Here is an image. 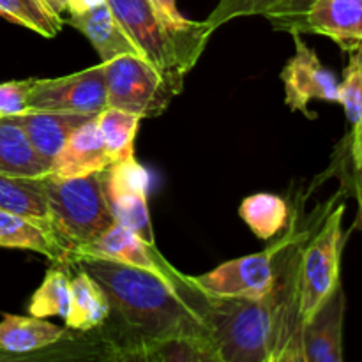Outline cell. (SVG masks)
Returning <instances> with one entry per match:
<instances>
[{"label": "cell", "mask_w": 362, "mask_h": 362, "mask_svg": "<svg viewBox=\"0 0 362 362\" xmlns=\"http://www.w3.org/2000/svg\"><path fill=\"white\" fill-rule=\"evenodd\" d=\"M66 264L92 276L108 297L110 315L98 327L105 359L140 361L151 343L170 336H212L209 299L191 276L166 278L90 255H69Z\"/></svg>", "instance_id": "obj_1"}, {"label": "cell", "mask_w": 362, "mask_h": 362, "mask_svg": "<svg viewBox=\"0 0 362 362\" xmlns=\"http://www.w3.org/2000/svg\"><path fill=\"white\" fill-rule=\"evenodd\" d=\"M103 173V172H101ZM101 173L85 177H41L53 228L69 253L87 246L113 225Z\"/></svg>", "instance_id": "obj_2"}, {"label": "cell", "mask_w": 362, "mask_h": 362, "mask_svg": "<svg viewBox=\"0 0 362 362\" xmlns=\"http://www.w3.org/2000/svg\"><path fill=\"white\" fill-rule=\"evenodd\" d=\"M209 299V324L221 362H271L272 315L262 299Z\"/></svg>", "instance_id": "obj_3"}, {"label": "cell", "mask_w": 362, "mask_h": 362, "mask_svg": "<svg viewBox=\"0 0 362 362\" xmlns=\"http://www.w3.org/2000/svg\"><path fill=\"white\" fill-rule=\"evenodd\" d=\"M106 4L138 46L141 57L159 73L184 83V76L198 62L202 49L173 37L159 23L147 0H106Z\"/></svg>", "instance_id": "obj_4"}, {"label": "cell", "mask_w": 362, "mask_h": 362, "mask_svg": "<svg viewBox=\"0 0 362 362\" xmlns=\"http://www.w3.org/2000/svg\"><path fill=\"white\" fill-rule=\"evenodd\" d=\"M106 105L141 117H158L182 90V83L159 73L140 55H120L103 62Z\"/></svg>", "instance_id": "obj_5"}, {"label": "cell", "mask_w": 362, "mask_h": 362, "mask_svg": "<svg viewBox=\"0 0 362 362\" xmlns=\"http://www.w3.org/2000/svg\"><path fill=\"white\" fill-rule=\"evenodd\" d=\"M345 204L336 202L308 239L300 258V315L306 322L339 283V267L349 232H343Z\"/></svg>", "instance_id": "obj_6"}, {"label": "cell", "mask_w": 362, "mask_h": 362, "mask_svg": "<svg viewBox=\"0 0 362 362\" xmlns=\"http://www.w3.org/2000/svg\"><path fill=\"white\" fill-rule=\"evenodd\" d=\"M106 106L103 62L67 76L34 80L27 98V110L98 115Z\"/></svg>", "instance_id": "obj_7"}, {"label": "cell", "mask_w": 362, "mask_h": 362, "mask_svg": "<svg viewBox=\"0 0 362 362\" xmlns=\"http://www.w3.org/2000/svg\"><path fill=\"white\" fill-rule=\"evenodd\" d=\"M276 243L260 253L228 260L214 271L191 276L200 292L216 299H262L274 281Z\"/></svg>", "instance_id": "obj_8"}, {"label": "cell", "mask_w": 362, "mask_h": 362, "mask_svg": "<svg viewBox=\"0 0 362 362\" xmlns=\"http://www.w3.org/2000/svg\"><path fill=\"white\" fill-rule=\"evenodd\" d=\"M296 55L286 62L281 71L285 83V101L292 112L308 113L311 101L339 103V81L332 71H329L317 53L308 46L303 34L293 32Z\"/></svg>", "instance_id": "obj_9"}, {"label": "cell", "mask_w": 362, "mask_h": 362, "mask_svg": "<svg viewBox=\"0 0 362 362\" xmlns=\"http://www.w3.org/2000/svg\"><path fill=\"white\" fill-rule=\"evenodd\" d=\"M346 297L341 281L322 300L315 313L304 322L300 343L304 362L343 361V320Z\"/></svg>", "instance_id": "obj_10"}, {"label": "cell", "mask_w": 362, "mask_h": 362, "mask_svg": "<svg viewBox=\"0 0 362 362\" xmlns=\"http://www.w3.org/2000/svg\"><path fill=\"white\" fill-rule=\"evenodd\" d=\"M69 255H90V257L108 258V260L122 262V264L133 265V267L154 271L166 278H182L184 276L156 250V244L145 243L136 233L117 225V223L106 228L90 244L76 247Z\"/></svg>", "instance_id": "obj_11"}, {"label": "cell", "mask_w": 362, "mask_h": 362, "mask_svg": "<svg viewBox=\"0 0 362 362\" xmlns=\"http://www.w3.org/2000/svg\"><path fill=\"white\" fill-rule=\"evenodd\" d=\"M339 105L345 108L350 124V133L343 140V159L350 165V184L359 207L362 204V46L350 52L343 81L339 83Z\"/></svg>", "instance_id": "obj_12"}, {"label": "cell", "mask_w": 362, "mask_h": 362, "mask_svg": "<svg viewBox=\"0 0 362 362\" xmlns=\"http://www.w3.org/2000/svg\"><path fill=\"white\" fill-rule=\"evenodd\" d=\"M112 165L98 126V115L81 124L53 159L49 172L57 177H85L105 172Z\"/></svg>", "instance_id": "obj_13"}, {"label": "cell", "mask_w": 362, "mask_h": 362, "mask_svg": "<svg viewBox=\"0 0 362 362\" xmlns=\"http://www.w3.org/2000/svg\"><path fill=\"white\" fill-rule=\"evenodd\" d=\"M300 34H320L345 52L362 46V0H317L304 18Z\"/></svg>", "instance_id": "obj_14"}, {"label": "cell", "mask_w": 362, "mask_h": 362, "mask_svg": "<svg viewBox=\"0 0 362 362\" xmlns=\"http://www.w3.org/2000/svg\"><path fill=\"white\" fill-rule=\"evenodd\" d=\"M13 117L23 127L35 154L42 159L49 172L53 159L57 158L67 138L81 124L95 115L74 112H49V110H27V112Z\"/></svg>", "instance_id": "obj_15"}, {"label": "cell", "mask_w": 362, "mask_h": 362, "mask_svg": "<svg viewBox=\"0 0 362 362\" xmlns=\"http://www.w3.org/2000/svg\"><path fill=\"white\" fill-rule=\"evenodd\" d=\"M0 247L35 251L57 264H66L69 257V250L52 226L2 209H0Z\"/></svg>", "instance_id": "obj_16"}, {"label": "cell", "mask_w": 362, "mask_h": 362, "mask_svg": "<svg viewBox=\"0 0 362 362\" xmlns=\"http://www.w3.org/2000/svg\"><path fill=\"white\" fill-rule=\"evenodd\" d=\"M71 27L80 30L90 41L98 52L101 62H110L120 55H140V49L129 37L108 4L99 6L78 16H69L66 20Z\"/></svg>", "instance_id": "obj_17"}, {"label": "cell", "mask_w": 362, "mask_h": 362, "mask_svg": "<svg viewBox=\"0 0 362 362\" xmlns=\"http://www.w3.org/2000/svg\"><path fill=\"white\" fill-rule=\"evenodd\" d=\"M67 332L45 318L4 315L0 322V359L41 352L57 345Z\"/></svg>", "instance_id": "obj_18"}, {"label": "cell", "mask_w": 362, "mask_h": 362, "mask_svg": "<svg viewBox=\"0 0 362 362\" xmlns=\"http://www.w3.org/2000/svg\"><path fill=\"white\" fill-rule=\"evenodd\" d=\"M108 315L110 303L105 290L92 276L78 269V274L71 279V310L64 318L66 325L73 331H94L105 324Z\"/></svg>", "instance_id": "obj_19"}, {"label": "cell", "mask_w": 362, "mask_h": 362, "mask_svg": "<svg viewBox=\"0 0 362 362\" xmlns=\"http://www.w3.org/2000/svg\"><path fill=\"white\" fill-rule=\"evenodd\" d=\"M0 173L20 177H42L48 166L35 154L23 127L14 117H0Z\"/></svg>", "instance_id": "obj_20"}, {"label": "cell", "mask_w": 362, "mask_h": 362, "mask_svg": "<svg viewBox=\"0 0 362 362\" xmlns=\"http://www.w3.org/2000/svg\"><path fill=\"white\" fill-rule=\"evenodd\" d=\"M0 209L27 216L53 228L41 177H20L0 173ZM55 230V228H53Z\"/></svg>", "instance_id": "obj_21"}, {"label": "cell", "mask_w": 362, "mask_h": 362, "mask_svg": "<svg viewBox=\"0 0 362 362\" xmlns=\"http://www.w3.org/2000/svg\"><path fill=\"white\" fill-rule=\"evenodd\" d=\"M239 214L260 240H271L286 228L290 221L288 204L272 193H257L240 204Z\"/></svg>", "instance_id": "obj_22"}, {"label": "cell", "mask_w": 362, "mask_h": 362, "mask_svg": "<svg viewBox=\"0 0 362 362\" xmlns=\"http://www.w3.org/2000/svg\"><path fill=\"white\" fill-rule=\"evenodd\" d=\"M113 221L131 230L148 244H156L148 212V191L144 189H105Z\"/></svg>", "instance_id": "obj_23"}, {"label": "cell", "mask_w": 362, "mask_h": 362, "mask_svg": "<svg viewBox=\"0 0 362 362\" xmlns=\"http://www.w3.org/2000/svg\"><path fill=\"white\" fill-rule=\"evenodd\" d=\"M140 122L141 117L112 106H106L98 113V126L112 163L134 158V140Z\"/></svg>", "instance_id": "obj_24"}, {"label": "cell", "mask_w": 362, "mask_h": 362, "mask_svg": "<svg viewBox=\"0 0 362 362\" xmlns=\"http://www.w3.org/2000/svg\"><path fill=\"white\" fill-rule=\"evenodd\" d=\"M0 16L11 23L37 32L46 39L55 37L66 23V20L48 9L42 0H0Z\"/></svg>", "instance_id": "obj_25"}, {"label": "cell", "mask_w": 362, "mask_h": 362, "mask_svg": "<svg viewBox=\"0 0 362 362\" xmlns=\"http://www.w3.org/2000/svg\"><path fill=\"white\" fill-rule=\"evenodd\" d=\"M71 310V278L66 271L52 267L28 303V313L37 318H66Z\"/></svg>", "instance_id": "obj_26"}, {"label": "cell", "mask_w": 362, "mask_h": 362, "mask_svg": "<svg viewBox=\"0 0 362 362\" xmlns=\"http://www.w3.org/2000/svg\"><path fill=\"white\" fill-rule=\"evenodd\" d=\"M151 4L152 11H154L156 18L159 23L179 41L186 42V45L194 46V48L204 52L207 46L209 39H211V30L204 21H191L180 14L177 9L175 0H147Z\"/></svg>", "instance_id": "obj_27"}, {"label": "cell", "mask_w": 362, "mask_h": 362, "mask_svg": "<svg viewBox=\"0 0 362 362\" xmlns=\"http://www.w3.org/2000/svg\"><path fill=\"white\" fill-rule=\"evenodd\" d=\"M281 0H219L207 20H204V23L207 25L211 34H214V30L235 18L265 16Z\"/></svg>", "instance_id": "obj_28"}, {"label": "cell", "mask_w": 362, "mask_h": 362, "mask_svg": "<svg viewBox=\"0 0 362 362\" xmlns=\"http://www.w3.org/2000/svg\"><path fill=\"white\" fill-rule=\"evenodd\" d=\"M317 4V0H281L276 7H272L265 18L271 21L276 30L283 32H299L303 30L304 18L310 13L311 7Z\"/></svg>", "instance_id": "obj_29"}, {"label": "cell", "mask_w": 362, "mask_h": 362, "mask_svg": "<svg viewBox=\"0 0 362 362\" xmlns=\"http://www.w3.org/2000/svg\"><path fill=\"white\" fill-rule=\"evenodd\" d=\"M32 81H7L0 83V117H13L27 112V98Z\"/></svg>", "instance_id": "obj_30"}, {"label": "cell", "mask_w": 362, "mask_h": 362, "mask_svg": "<svg viewBox=\"0 0 362 362\" xmlns=\"http://www.w3.org/2000/svg\"><path fill=\"white\" fill-rule=\"evenodd\" d=\"M105 4L106 0H66V11L69 13V16H78V14H85L95 7L105 6Z\"/></svg>", "instance_id": "obj_31"}, {"label": "cell", "mask_w": 362, "mask_h": 362, "mask_svg": "<svg viewBox=\"0 0 362 362\" xmlns=\"http://www.w3.org/2000/svg\"><path fill=\"white\" fill-rule=\"evenodd\" d=\"M45 2V6L48 7V9H52L55 14H62L64 11H66V0H42Z\"/></svg>", "instance_id": "obj_32"}, {"label": "cell", "mask_w": 362, "mask_h": 362, "mask_svg": "<svg viewBox=\"0 0 362 362\" xmlns=\"http://www.w3.org/2000/svg\"><path fill=\"white\" fill-rule=\"evenodd\" d=\"M362 230V204L357 207V218H356V223H354L352 230Z\"/></svg>", "instance_id": "obj_33"}]
</instances>
